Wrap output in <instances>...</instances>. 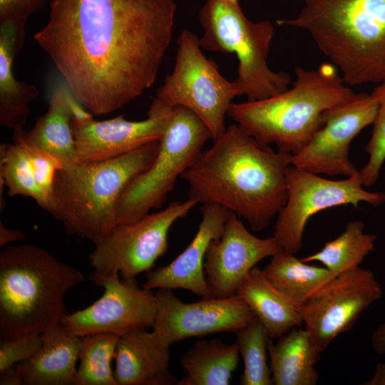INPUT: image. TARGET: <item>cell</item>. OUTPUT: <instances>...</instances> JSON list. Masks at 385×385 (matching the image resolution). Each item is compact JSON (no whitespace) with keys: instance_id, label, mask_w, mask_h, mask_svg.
I'll return each mask as SVG.
<instances>
[{"instance_id":"obj_1","label":"cell","mask_w":385,"mask_h":385,"mask_svg":"<svg viewBox=\"0 0 385 385\" xmlns=\"http://www.w3.org/2000/svg\"><path fill=\"white\" fill-rule=\"evenodd\" d=\"M176 9L174 0H52L34 39L76 100L107 115L153 85Z\"/></svg>"},{"instance_id":"obj_2","label":"cell","mask_w":385,"mask_h":385,"mask_svg":"<svg viewBox=\"0 0 385 385\" xmlns=\"http://www.w3.org/2000/svg\"><path fill=\"white\" fill-rule=\"evenodd\" d=\"M291 158L232 124L181 177L188 185L190 198L220 205L260 232L286 203Z\"/></svg>"},{"instance_id":"obj_3","label":"cell","mask_w":385,"mask_h":385,"mask_svg":"<svg viewBox=\"0 0 385 385\" xmlns=\"http://www.w3.org/2000/svg\"><path fill=\"white\" fill-rule=\"evenodd\" d=\"M276 22L307 32L347 85L385 80V0H304Z\"/></svg>"},{"instance_id":"obj_4","label":"cell","mask_w":385,"mask_h":385,"mask_svg":"<svg viewBox=\"0 0 385 385\" xmlns=\"http://www.w3.org/2000/svg\"><path fill=\"white\" fill-rule=\"evenodd\" d=\"M291 88L257 101L232 103L227 115L260 143L298 153L322 126L325 111L354 92L335 66L324 63L315 69L297 66Z\"/></svg>"},{"instance_id":"obj_5","label":"cell","mask_w":385,"mask_h":385,"mask_svg":"<svg viewBox=\"0 0 385 385\" xmlns=\"http://www.w3.org/2000/svg\"><path fill=\"white\" fill-rule=\"evenodd\" d=\"M84 281L83 273L31 244L0 252V338L42 334L68 313L66 294Z\"/></svg>"},{"instance_id":"obj_6","label":"cell","mask_w":385,"mask_h":385,"mask_svg":"<svg viewBox=\"0 0 385 385\" xmlns=\"http://www.w3.org/2000/svg\"><path fill=\"white\" fill-rule=\"evenodd\" d=\"M158 147L157 141L113 159L63 166L54 179L48 212L68 234L96 244L117 225L123 191L152 164Z\"/></svg>"},{"instance_id":"obj_7","label":"cell","mask_w":385,"mask_h":385,"mask_svg":"<svg viewBox=\"0 0 385 385\" xmlns=\"http://www.w3.org/2000/svg\"><path fill=\"white\" fill-rule=\"evenodd\" d=\"M198 19L204 31L200 38L202 48L236 55L234 82L248 101L262 100L289 88L292 77L272 71L267 63L274 35L270 21H250L238 0H206Z\"/></svg>"},{"instance_id":"obj_8","label":"cell","mask_w":385,"mask_h":385,"mask_svg":"<svg viewBox=\"0 0 385 385\" xmlns=\"http://www.w3.org/2000/svg\"><path fill=\"white\" fill-rule=\"evenodd\" d=\"M209 138L208 128L194 113L181 106L172 108L153 162L130 183L120 198L116 224L135 221L161 207Z\"/></svg>"},{"instance_id":"obj_9","label":"cell","mask_w":385,"mask_h":385,"mask_svg":"<svg viewBox=\"0 0 385 385\" xmlns=\"http://www.w3.org/2000/svg\"><path fill=\"white\" fill-rule=\"evenodd\" d=\"M178 46L173 71L166 76L154 99L167 107L181 106L194 113L214 140L226 129L225 118L232 100L242 93L234 81L225 78L216 63L205 56L194 33L184 29Z\"/></svg>"},{"instance_id":"obj_10","label":"cell","mask_w":385,"mask_h":385,"mask_svg":"<svg viewBox=\"0 0 385 385\" xmlns=\"http://www.w3.org/2000/svg\"><path fill=\"white\" fill-rule=\"evenodd\" d=\"M197 204L190 197L183 202L174 201L135 221L117 224L94 244L88 256L93 272L118 273L123 279H135L139 274L151 270L168 248V234L173 224Z\"/></svg>"},{"instance_id":"obj_11","label":"cell","mask_w":385,"mask_h":385,"mask_svg":"<svg viewBox=\"0 0 385 385\" xmlns=\"http://www.w3.org/2000/svg\"><path fill=\"white\" fill-rule=\"evenodd\" d=\"M287 199L278 213L274 237L282 250L297 254L302 246L309 218L333 207H374L385 203V192L364 188L359 173L342 180H329L290 165L287 169Z\"/></svg>"},{"instance_id":"obj_12","label":"cell","mask_w":385,"mask_h":385,"mask_svg":"<svg viewBox=\"0 0 385 385\" xmlns=\"http://www.w3.org/2000/svg\"><path fill=\"white\" fill-rule=\"evenodd\" d=\"M374 272L359 267L336 276L311 294L298 311L320 351L350 330L361 314L382 297Z\"/></svg>"},{"instance_id":"obj_13","label":"cell","mask_w":385,"mask_h":385,"mask_svg":"<svg viewBox=\"0 0 385 385\" xmlns=\"http://www.w3.org/2000/svg\"><path fill=\"white\" fill-rule=\"evenodd\" d=\"M119 276L93 272L91 280L103 288V295L88 307L66 314L62 326L81 337L98 333L121 337L152 327L157 312L155 293L140 288L135 279Z\"/></svg>"},{"instance_id":"obj_14","label":"cell","mask_w":385,"mask_h":385,"mask_svg":"<svg viewBox=\"0 0 385 385\" xmlns=\"http://www.w3.org/2000/svg\"><path fill=\"white\" fill-rule=\"evenodd\" d=\"M377 109L371 94L361 92L327 110L322 126L302 150L292 155L291 165L317 175L347 178L359 173L349 158L350 145L373 124Z\"/></svg>"},{"instance_id":"obj_15","label":"cell","mask_w":385,"mask_h":385,"mask_svg":"<svg viewBox=\"0 0 385 385\" xmlns=\"http://www.w3.org/2000/svg\"><path fill=\"white\" fill-rule=\"evenodd\" d=\"M157 312L153 332L164 344L219 332H236L255 316L236 294L227 297H202L184 302L173 289L160 288L155 292Z\"/></svg>"},{"instance_id":"obj_16","label":"cell","mask_w":385,"mask_h":385,"mask_svg":"<svg viewBox=\"0 0 385 385\" xmlns=\"http://www.w3.org/2000/svg\"><path fill=\"white\" fill-rule=\"evenodd\" d=\"M171 108L153 98L147 118L140 121L128 120L123 115L106 120H94L91 113L72 115L76 162L111 160L159 141Z\"/></svg>"},{"instance_id":"obj_17","label":"cell","mask_w":385,"mask_h":385,"mask_svg":"<svg viewBox=\"0 0 385 385\" xmlns=\"http://www.w3.org/2000/svg\"><path fill=\"white\" fill-rule=\"evenodd\" d=\"M282 249L274 236L258 237L230 212L221 236L212 240L206 252L204 272L212 297H227L261 260Z\"/></svg>"},{"instance_id":"obj_18","label":"cell","mask_w":385,"mask_h":385,"mask_svg":"<svg viewBox=\"0 0 385 385\" xmlns=\"http://www.w3.org/2000/svg\"><path fill=\"white\" fill-rule=\"evenodd\" d=\"M198 229L187 247L170 263L146 272L143 287L183 289L201 297H212L204 272V262L210 242L222 234L230 212L215 204L200 207Z\"/></svg>"},{"instance_id":"obj_19","label":"cell","mask_w":385,"mask_h":385,"mask_svg":"<svg viewBox=\"0 0 385 385\" xmlns=\"http://www.w3.org/2000/svg\"><path fill=\"white\" fill-rule=\"evenodd\" d=\"M170 346L152 332H128L117 344L114 376L118 385H173L177 380L170 369Z\"/></svg>"},{"instance_id":"obj_20","label":"cell","mask_w":385,"mask_h":385,"mask_svg":"<svg viewBox=\"0 0 385 385\" xmlns=\"http://www.w3.org/2000/svg\"><path fill=\"white\" fill-rule=\"evenodd\" d=\"M42 344L29 359L19 363L24 385H76L82 337L62 324L41 334Z\"/></svg>"},{"instance_id":"obj_21","label":"cell","mask_w":385,"mask_h":385,"mask_svg":"<svg viewBox=\"0 0 385 385\" xmlns=\"http://www.w3.org/2000/svg\"><path fill=\"white\" fill-rule=\"evenodd\" d=\"M76 101L66 85V88L55 89L46 113L36 118L31 129H14L13 141L48 153L58 159L63 166L76 163L71 128L73 106Z\"/></svg>"},{"instance_id":"obj_22","label":"cell","mask_w":385,"mask_h":385,"mask_svg":"<svg viewBox=\"0 0 385 385\" xmlns=\"http://www.w3.org/2000/svg\"><path fill=\"white\" fill-rule=\"evenodd\" d=\"M235 294L250 308L271 339L302 324L297 307L256 267L239 284Z\"/></svg>"},{"instance_id":"obj_23","label":"cell","mask_w":385,"mask_h":385,"mask_svg":"<svg viewBox=\"0 0 385 385\" xmlns=\"http://www.w3.org/2000/svg\"><path fill=\"white\" fill-rule=\"evenodd\" d=\"M274 344L270 338L268 354L273 384L315 385L319 373L315 367L322 351L306 329H292Z\"/></svg>"},{"instance_id":"obj_24","label":"cell","mask_w":385,"mask_h":385,"mask_svg":"<svg viewBox=\"0 0 385 385\" xmlns=\"http://www.w3.org/2000/svg\"><path fill=\"white\" fill-rule=\"evenodd\" d=\"M23 43L13 24H0V124L13 130L23 128L30 104L39 93L34 85L16 80L12 71Z\"/></svg>"},{"instance_id":"obj_25","label":"cell","mask_w":385,"mask_h":385,"mask_svg":"<svg viewBox=\"0 0 385 385\" xmlns=\"http://www.w3.org/2000/svg\"><path fill=\"white\" fill-rule=\"evenodd\" d=\"M237 344L219 339L195 342L180 358L183 377L177 385H228L240 361Z\"/></svg>"},{"instance_id":"obj_26","label":"cell","mask_w":385,"mask_h":385,"mask_svg":"<svg viewBox=\"0 0 385 385\" xmlns=\"http://www.w3.org/2000/svg\"><path fill=\"white\" fill-rule=\"evenodd\" d=\"M296 254L281 250L262 270L267 279L298 308L336 276L324 267L308 265Z\"/></svg>"},{"instance_id":"obj_27","label":"cell","mask_w":385,"mask_h":385,"mask_svg":"<svg viewBox=\"0 0 385 385\" xmlns=\"http://www.w3.org/2000/svg\"><path fill=\"white\" fill-rule=\"evenodd\" d=\"M376 237L364 232L361 220L349 222L344 230L336 238L327 241L318 252L301 258L304 262H319L338 276L354 270L375 249Z\"/></svg>"},{"instance_id":"obj_28","label":"cell","mask_w":385,"mask_h":385,"mask_svg":"<svg viewBox=\"0 0 385 385\" xmlns=\"http://www.w3.org/2000/svg\"><path fill=\"white\" fill-rule=\"evenodd\" d=\"M0 183L10 196L31 197L47 211L48 202L38 183L36 170L26 146L19 142L0 145Z\"/></svg>"},{"instance_id":"obj_29","label":"cell","mask_w":385,"mask_h":385,"mask_svg":"<svg viewBox=\"0 0 385 385\" xmlns=\"http://www.w3.org/2000/svg\"><path fill=\"white\" fill-rule=\"evenodd\" d=\"M120 337L108 333L82 337L76 385H118L111 362Z\"/></svg>"},{"instance_id":"obj_30","label":"cell","mask_w":385,"mask_h":385,"mask_svg":"<svg viewBox=\"0 0 385 385\" xmlns=\"http://www.w3.org/2000/svg\"><path fill=\"white\" fill-rule=\"evenodd\" d=\"M235 334V342L244 362L240 384H273L267 356L270 337L262 323L255 317Z\"/></svg>"},{"instance_id":"obj_31","label":"cell","mask_w":385,"mask_h":385,"mask_svg":"<svg viewBox=\"0 0 385 385\" xmlns=\"http://www.w3.org/2000/svg\"><path fill=\"white\" fill-rule=\"evenodd\" d=\"M371 94L378 103V109L371 138L364 148L369 159L359 170L364 187L376 183L385 162V80L378 83Z\"/></svg>"},{"instance_id":"obj_32","label":"cell","mask_w":385,"mask_h":385,"mask_svg":"<svg viewBox=\"0 0 385 385\" xmlns=\"http://www.w3.org/2000/svg\"><path fill=\"white\" fill-rule=\"evenodd\" d=\"M41 344V334L16 339L0 338V371L29 359Z\"/></svg>"},{"instance_id":"obj_33","label":"cell","mask_w":385,"mask_h":385,"mask_svg":"<svg viewBox=\"0 0 385 385\" xmlns=\"http://www.w3.org/2000/svg\"><path fill=\"white\" fill-rule=\"evenodd\" d=\"M46 0H0V24H13L21 39L25 38L28 18L40 9Z\"/></svg>"},{"instance_id":"obj_34","label":"cell","mask_w":385,"mask_h":385,"mask_svg":"<svg viewBox=\"0 0 385 385\" xmlns=\"http://www.w3.org/2000/svg\"><path fill=\"white\" fill-rule=\"evenodd\" d=\"M23 384V376L18 364L0 371V385Z\"/></svg>"},{"instance_id":"obj_35","label":"cell","mask_w":385,"mask_h":385,"mask_svg":"<svg viewBox=\"0 0 385 385\" xmlns=\"http://www.w3.org/2000/svg\"><path fill=\"white\" fill-rule=\"evenodd\" d=\"M374 351L379 355H385V322L379 325L371 337Z\"/></svg>"},{"instance_id":"obj_36","label":"cell","mask_w":385,"mask_h":385,"mask_svg":"<svg viewBox=\"0 0 385 385\" xmlns=\"http://www.w3.org/2000/svg\"><path fill=\"white\" fill-rule=\"evenodd\" d=\"M25 235L18 230H13L6 227L2 221H0V246H4L8 243L23 240Z\"/></svg>"},{"instance_id":"obj_37","label":"cell","mask_w":385,"mask_h":385,"mask_svg":"<svg viewBox=\"0 0 385 385\" xmlns=\"http://www.w3.org/2000/svg\"><path fill=\"white\" fill-rule=\"evenodd\" d=\"M361 384L363 385H385V363H378L371 379Z\"/></svg>"},{"instance_id":"obj_38","label":"cell","mask_w":385,"mask_h":385,"mask_svg":"<svg viewBox=\"0 0 385 385\" xmlns=\"http://www.w3.org/2000/svg\"><path fill=\"white\" fill-rule=\"evenodd\" d=\"M384 182H385V173H384Z\"/></svg>"},{"instance_id":"obj_39","label":"cell","mask_w":385,"mask_h":385,"mask_svg":"<svg viewBox=\"0 0 385 385\" xmlns=\"http://www.w3.org/2000/svg\"><path fill=\"white\" fill-rule=\"evenodd\" d=\"M287 1H289V0H287Z\"/></svg>"}]
</instances>
